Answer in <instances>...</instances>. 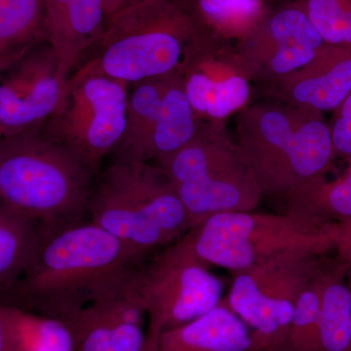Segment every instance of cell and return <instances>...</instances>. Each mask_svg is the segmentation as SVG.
<instances>
[{
	"mask_svg": "<svg viewBox=\"0 0 351 351\" xmlns=\"http://www.w3.org/2000/svg\"><path fill=\"white\" fill-rule=\"evenodd\" d=\"M88 219L147 260L191 230L188 213L158 165L112 160L100 171Z\"/></svg>",
	"mask_w": 351,
	"mask_h": 351,
	"instance_id": "obj_4",
	"label": "cell"
},
{
	"mask_svg": "<svg viewBox=\"0 0 351 351\" xmlns=\"http://www.w3.org/2000/svg\"><path fill=\"white\" fill-rule=\"evenodd\" d=\"M323 256L286 252L233 274L223 304L253 329L248 351L276 350L283 346L298 300L319 269Z\"/></svg>",
	"mask_w": 351,
	"mask_h": 351,
	"instance_id": "obj_9",
	"label": "cell"
},
{
	"mask_svg": "<svg viewBox=\"0 0 351 351\" xmlns=\"http://www.w3.org/2000/svg\"><path fill=\"white\" fill-rule=\"evenodd\" d=\"M141 0H104L105 4L106 14H107V20L110 16L114 15L115 13L123 10L127 7L137 3Z\"/></svg>",
	"mask_w": 351,
	"mask_h": 351,
	"instance_id": "obj_30",
	"label": "cell"
},
{
	"mask_svg": "<svg viewBox=\"0 0 351 351\" xmlns=\"http://www.w3.org/2000/svg\"><path fill=\"white\" fill-rule=\"evenodd\" d=\"M14 307L18 351H75V334L71 325Z\"/></svg>",
	"mask_w": 351,
	"mask_h": 351,
	"instance_id": "obj_24",
	"label": "cell"
},
{
	"mask_svg": "<svg viewBox=\"0 0 351 351\" xmlns=\"http://www.w3.org/2000/svg\"><path fill=\"white\" fill-rule=\"evenodd\" d=\"M346 277H348V286H350L351 292V265H348V271H346Z\"/></svg>",
	"mask_w": 351,
	"mask_h": 351,
	"instance_id": "obj_31",
	"label": "cell"
},
{
	"mask_svg": "<svg viewBox=\"0 0 351 351\" xmlns=\"http://www.w3.org/2000/svg\"><path fill=\"white\" fill-rule=\"evenodd\" d=\"M334 250L337 257L343 263L351 265V223L339 226L338 237L335 242Z\"/></svg>",
	"mask_w": 351,
	"mask_h": 351,
	"instance_id": "obj_29",
	"label": "cell"
},
{
	"mask_svg": "<svg viewBox=\"0 0 351 351\" xmlns=\"http://www.w3.org/2000/svg\"><path fill=\"white\" fill-rule=\"evenodd\" d=\"M129 87L86 62L69 75L44 131L100 168L123 137Z\"/></svg>",
	"mask_w": 351,
	"mask_h": 351,
	"instance_id": "obj_10",
	"label": "cell"
},
{
	"mask_svg": "<svg viewBox=\"0 0 351 351\" xmlns=\"http://www.w3.org/2000/svg\"><path fill=\"white\" fill-rule=\"evenodd\" d=\"M201 29L184 0H141L110 16L87 62L131 85L178 71Z\"/></svg>",
	"mask_w": 351,
	"mask_h": 351,
	"instance_id": "obj_5",
	"label": "cell"
},
{
	"mask_svg": "<svg viewBox=\"0 0 351 351\" xmlns=\"http://www.w3.org/2000/svg\"><path fill=\"white\" fill-rule=\"evenodd\" d=\"M250 332L225 304L182 326L161 332L156 351H248Z\"/></svg>",
	"mask_w": 351,
	"mask_h": 351,
	"instance_id": "obj_16",
	"label": "cell"
},
{
	"mask_svg": "<svg viewBox=\"0 0 351 351\" xmlns=\"http://www.w3.org/2000/svg\"><path fill=\"white\" fill-rule=\"evenodd\" d=\"M338 232L339 226L319 230L286 213L228 212L191 228L184 239L203 263L235 274L286 252L325 255L334 250Z\"/></svg>",
	"mask_w": 351,
	"mask_h": 351,
	"instance_id": "obj_7",
	"label": "cell"
},
{
	"mask_svg": "<svg viewBox=\"0 0 351 351\" xmlns=\"http://www.w3.org/2000/svg\"><path fill=\"white\" fill-rule=\"evenodd\" d=\"M202 125L186 96L179 73H169L152 136L149 162L158 161L188 145Z\"/></svg>",
	"mask_w": 351,
	"mask_h": 351,
	"instance_id": "obj_20",
	"label": "cell"
},
{
	"mask_svg": "<svg viewBox=\"0 0 351 351\" xmlns=\"http://www.w3.org/2000/svg\"><path fill=\"white\" fill-rule=\"evenodd\" d=\"M325 43L351 47V0H300Z\"/></svg>",
	"mask_w": 351,
	"mask_h": 351,
	"instance_id": "obj_26",
	"label": "cell"
},
{
	"mask_svg": "<svg viewBox=\"0 0 351 351\" xmlns=\"http://www.w3.org/2000/svg\"><path fill=\"white\" fill-rule=\"evenodd\" d=\"M99 172L43 125L0 140V204L40 228L88 218Z\"/></svg>",
	"mask_w": 351,
	"mask_h": 351,
	"instance_id": "obj_2",
	"label": "cell"
},
{
	"mask_svg": "<svg viewBox=\"0 0 351 351\" xmlns=\"http://www.w3.org/2000/svg\"><path fill=\"white\" fill-rule=\"evenodd\" d=\"M156 162L184 205L191 228L214 215L254 211L263 199L225 122H203L191 142Z\"/></svg>",
	"mask_w": 351,
	"mask_h": 351,
	"instance_id": "obj_6",
	"label": "cell"
},
{
	"mask_svg": "<svg viewBox=\"0 0 351 351\" xmlns=\"http://www.w3.org/2000/svg\"><path fill=\"white\" fill-rule=\"evenodd\" d=\"M337 157L351 158V93L332 112L329 121Z\"/></svg>",
	"mask_w": 351,
	"mask_h": 351,
	"instance_id": "obj_27",
	"label": "cell"
},
{
	"mask_svg": "<svg viewBox=\"0 0 351 351\" xmlns=\"http://www.w3.org/2000/svg\"><path fill=\"white\" fill-rule=\"evenodd\" d=\"M330 45L304 10L300 0L270 7L261 24L235 49L253 82L262 86L304 68Z\"/></svg>",
	"mask_w": 351,
	"mask_h": 351,
	"instance_id": "obj_12",
	"label": "cell"
},
{
	"mask_svg": "<svg viewBox=\"0 0 351 351\" xmlns=\"http://www.w3.org/2000/svg\"><path fill=\"white\" fill-rule=\"evenodd\" d=\"M45 41L43 0H0V73Z\"/></svg>",
	"mask_w": 351,
	"mask_h": 351,
	"instance_id": "obj_22",
	"label": "cell"
},
{
	"mask_svg": "<svg viewBox=\"0 0 351 351\" xmlns=\"http://www.w3.org/2000/svg\"><path fill=\"white\" fill-rule=\"evenodd\" d=\"M346 271L348 263L338 257L323 258L317 351H351V292Z\"/></svg>",
	"mask_w": 351,
	"mask_h": 351,
	"instance_id": "obj_19",
	"label": "cell"
},
{
	"mask_svg": "<svg viewBox=\"0 0 351 351\" xmlns=\"http://www.w3.org/2000/svg\"><path fill=\"white\" fill-rule=\"evenodd\" d=\"M178 73L202 122H225L251 104L253 80L235 44L204 29L189 45Z\"/></svg>",
	"mask_w": 351,
	"mask_h": 351,
	"instance_id": "obj_11",
	"label": "cell"
},
{
	"mask_svg": "<svg viewBox=\"0 0 351 351\" xmlns=\"http://www.w3.org/2000/svg\"><path fill=\"white\" fill-rule=\"evenodd\" d=\"M338 179L319 178L302 184L285 198L286 214L319 230L351 223V158Z\"/></svg>",
	"mask_w": 351,
	"mask_h": 351,
	"instance_id": "obj_17",
	"label": "cell"
},
{
	"mask_svg": "<svg viewBox=\"0 0 351 351\" xmlns=\"http://www.w3.org/2000/svg\"><path fill=\"white\" fill-rule=\"evenodd\" d=\"M147 315L128 293L88 309L73 325L75 351H149Z\"/></svg>",
	"mask_w": 351,
	"mask_h": 351,
	"instance_id": "obj_15",
	"label": "cell"
},
{
	"mask_svg": "<svg viewBox=\"0 0 351 351\" xmlns=\"http://www.w3.org/2000/svg\"><path fill=\"white\" fill-rule=\"evenodd\" d=\"M208 34L221 40L239 43L257 29L269 13L267 0H184Z\"/></svg>",
	"mask_w": 351,
	"mask_h": 351,
	"instance_id": "obj_21",
	"label": "cell"
},
{
	"mask_svg": "<svg viewBox=\"0 0 351 351\" xmlns=\"http://www.w3.org/2000/svg\"><path fill=\"white\" fill-rule=\"evenodd\" d=\"M241 156L263 196L286 197L302 184L326 177L335 159L324 113L267 98L237 113Z\"/></svg>",
	"mask_w": 351,
	"mask_h": 351,
	"instance_id": "obj_3",
	"label": "cell"
},
{
	"mask_svg": "<svg viewBox=\"0 0 351 351\" xmlns=\"http://www.w3.org/2000/svg\"><path fill=\"white\" fill-rule=\"evenodd\" d=\"M39 239L38 223L0 204V290L24 274L36 254Z\"/></svg>",
	"mask_w": 351,
	"mask_h": 351,
	"instance_id": "obj_23",
	"label": "cell"
},
{
	"mask_svg": "<svg viewBox=\"0 0 351 351\" xmlns=\"http://www.w3.org/2000/svg\"><path fill=\"white\" fill-rule=\"evenodd\" d=\"M262 351H276V350H262Z\"/></svg>",
	"mask_w": 351,
	"mask_h": 351,
	"instance_id": "obj_33",
	"label": "cell"
},
{
	"mask_svg": "<svg viewBox=\"0 0 351 351\" xmlns=\"http://www.w3.org/2000/svg\"><path fill=\"white\" fill-rule=\"evenodd\" d=\"M68 82V80H66ZM66 80L56 51L34 46L0 73V132L3 137L41 126L63 98Z\"/></svg>",
	"mask_w": 351,
	"mask_h": 351,
	"instance_id": "obj_13",
	"label": "cell"
},
{
	"mask_svg": "<svg viewBox=\"0 0 351 351\" xmlns=\"http://www.w3.org/2000/svg\"><path fill=\"white\" fill-rule=\"evenodd\" d=\"M39 232L32 262L0 290V302L71 326L88 309L123 297L147 261L88 218Z\"/></svg>",
	"mask_w": 351,
	"mask_h": 351,
	"instance_id": "obj_1",
	"label": "cell"
},
{
	"mask_svg": "<svg viewBox=\"0 0 351 351\" xmlns=\"http://www.w3.org/2000/svg\"><path fill=\"white\" fill-rule=\"evenodd\" d=\"M2 137H3V136H2V133L0 132V140H1Z\"/></svg>",
	"mask_w": 351,
	"mask_h": 351,
	"instance_id": "obj_32",
	"label": "cell"
},
{
	"mask_svg": "<svg viewBox=\"0 0 351 351\" xmlns=\"http://www.w3.org/2000/svg\"><path fill=\"white\" fill-rule=\"evenodd\" d=\"M223 284L184 237L147 258L127 293L147 315L149 351L161 332L197 319L221 304Z\"/></svg>",
	"mask_w": 351,
	"mask_h": 351,
	"instance_id": "obj_8",
	"label": "cell"
},
{
	"mask_svg": "<svg viewBox=\"0 0 351 351\" xmlns=\"http://www.w3.org/2000/svg\"><path fill=\"white\" fill-rule=\"evenodd\" d=\"M167 75L143 80L129 87L125 130L112 154V160L149 162L152 136Z\"/></svg>",
	"mask_w": 351,
	"mask_h": 351,
	"instance_id": "obj_18",
	"label": "cell"
},
{
	"mask_svg": "<svg viewBox=\"0 0 351 351\" xmlns=\"http://www.w3.org/2000/svg\"><path fill=\"white\" fill-rule=\"evenodd\" d=\"M263 89L265 98L332 112L351 93V47L329 46L304 68Z\"/></svg>",
	"mask_w": 351,
	"mask_h": 351,
	"instance_id": "obj_14",
	"label": "cell"
},
{
	"mask_svg": "<svg viewBox=\"0 0 351 351\" xmlns=\"http://www.w3.org/2000/svg\"><path fill=\"white\" fill-rule=\"evenodd\" d=\"M323 285L322 258L319 269L298 300L285 343L276 351H317Z\"/></svg>",
	"mask_w": 351,
	"mask_h": 351,
	"instance_id": "obj_25",
	"label": "cell"
},
{
	"mask_svg": "<svg viewBox=\"0 0 351 351\" xmlns=\"http://www.w3.org/2000/svg\"><path fill=\"white\" fill-rule=\"evenodd\" d=\"M0 351H18L15 308L0 302Z\"/></svg>",
	"mask_w": 351,
	"mask_h": 351,
	"instance_id": "obj_28",
	"label": "cell"
}]
</instances>
